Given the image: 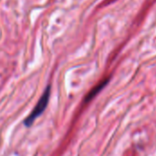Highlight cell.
<instances>
[{
  "label": "cell",
  "mask_w": 156,
  "mask_h": 156,
  "mask_svg": "<svg viewBox=\"0 0 156 156\" xmlns=\"http://www.w3.org/2000/svg\"><path fill=\"white\" fill-rule=\"evenodd\" d=\"M49 95H50V87L48 86L47 89H46V90L42 94L41 98L38 100L37 105L35 106V108L31 112V113L26 118V120H25V125L26 126H27V127L31 126V124L35 122V120L37 117H39L42 114V112L46 110L47 105L48 103Z\"/></svg>",
  "instance_id": "6da1fadb"
}]
</instances>
